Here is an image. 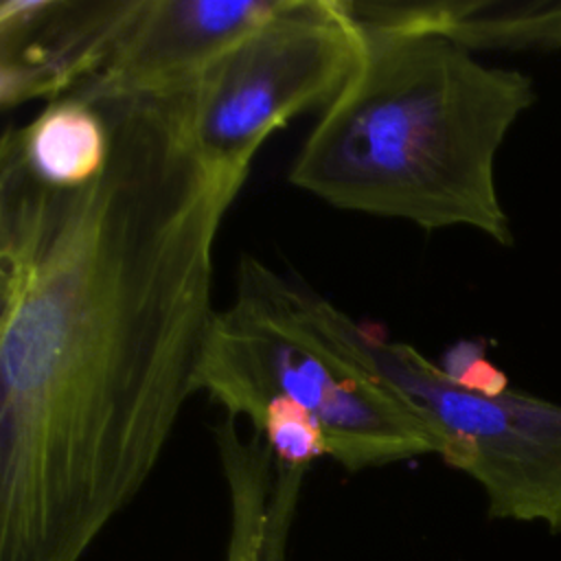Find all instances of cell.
<instances>
[{
  "instance_id": "cell-3",
  "label": "cell",
  "mask_w": 561,
  "mask_h": 561,
  "mask_svg": "<svg viewBox=\"0 0 561 561\" xmlns=\"http://www.w3.org/2000/svg\"><path fill=\"white\" fill-rule=\"evenodd\" d=\"M193 388L252 427L274 397L291 399L353 473L440 451L425 410L377 370L364 324L250 254L234 300L215 311Z\"/></svg>"
},
{
  "instance_id": "cell-9",
  "label": "cell",
  "mask_w": 561,
  "mask_h": 561,
  "mask_svg": "<svg viewBox=\"0 0 561 561\" xmlns=\"http://www.w3.org/2000/svg\"><path fill=\"white\" fill-rule=\"evenodd\" d=\"M213 436L230 506L224 561H287L307 469L278 465L263 436L252 432L243 438L232 416H224Z\"/></svg>"
},
{
  "instance_id": "cell-11",
  "label": "cell",
  "mask_w": 561,
  "mask_h": 561,
  "mask_svg": "<svg viewBox=\"0 0 561 561\" xmlns=\"http://www.w3.org/2000/svg\"><path fill=\"white\" fill-rule=\"evenodd\" d=\"M252 432L270 445L278 465L307 469L316 458L327 456V440L320 423L287 397H274Z\"/></svg>"
},
{
  "instance_id": "cell-12",
  "label": "cell",
  "mask_w": 561,
  "mask_h": 561,
  "mask_svg": "<svg viewBox=\"0 0 561 561\" xmlns=\"http://www.w3.org/2000/svg\"><path fill=\"white\" fill-rule=\"evenodd\" d=\"M440 370L462 388L500 394L506 388V377L484 357V346L478 342H458L440 359Z\"/></svg>"
},
{
  "instance_id": "cell-10",
  "label": "cell",
  "mask_w": 561,
  "mask_h": 561,
  "mask_svg": "<svg viewBox=\"0 0 561 561\" xmlns=\"http://www.w3.org/2000/svg\"><path fill=\"white\" fill-rule=\"evenodd\" d=\"M28 171L44 184L75 188L92 182L110 153V129L96 105L66 94L50 101L28 125L4 131Z\"/></svg>"
},
{
  "instance_id": "cell-4",
  "label": "cell",
  "mask_w": 561,
  "mask_h": 561,
  "mask_svg": "<svg viewBox=\"0 0 561 561\" xmlns=\"http://www.w3.org/2000/svg\"><path fill=\"white\" fill-rule=\"evenodd\" d=\"M357 61L359 31L340 0H289L184 90L191 142L208 164L248 175L267 136L302 112L324 110Z\"/></svg>"
},
{
  "instance_id": "cell-5",
  "label": "cell",
  "mask_w": 561,
  "mask_h": 561,
  "mask_svg": "<svg viewBox=\"0 0 561 561\" xmlns=\"http://www.w3.org/2000/svg\"><path fill=\"white\" fill-rule=\"evenodd\" d=\"M364 340L377 370L436 425L445 465L482 486L491 519L541 522L561 535V405L462 388L414 346L373 327H364Z\"/></svg>"
},
{
  "instance_id": "cell-1",
  "label": "cell",
  "mask_w": 561,
  "mask_h": 561,
  "mask_svg": "<svg viewBox=\"0 0 561 561\" xmlns=\"http://www.w3.org/2000/svg\"><path fill=\"white\" fill-rule=\"evenodd\" d=\"M96 107L110 153L83 186L44 184L0 142V561H81L153 473L248 180L199 156L184 90Z\"/></svg>"
},
{
  "instance_id": "cell-6",
  "label": "cell",
  "mask_w": 561,
  "mask_h": 561,
  "mask_svg": "<svg viewBox=\"0 0 561 561\" xmlns=\"http://www.w3.org/2000/svg\"><path fill=\"white\" fill-rule=\"evenodd\" d=\"M287 4L289 0H138L99 70L70 94L99 105L182 92L210 61Z\"/></svg>"
},
{
  "instance_id": "cell-8",
  "label": "cell",
  "mask_w": 561,
  "mask_h": 561,
  "mask_svg": "<svg viewBox=\"0 0 561 561\" xmlns=\"http://www.w3.org/2000/svg\"><path fill=\"white\" fill-rule=\"evenodd\" d=\"M359 28L436 33L467 50H561L554 0H342Z\"/></svg>"
},
{
  "instance_id": "cell-2",
  "label": "cell",
  "mask_w": 561,
  "mask_h": 561,
  "mask_svg": "<svg viewBox=\"0 0 561 561\" xmlns=\"http://www.w3.org/2000/svg\"><path fill=\"white\" fill-rule=\"evenodd\" d=\"M359 61L305 138L289 182L425 230L469 226L511 245L495 156L535 103L530 77L436 33L359 28Z\"/></svg>"
},
{
  "instance_id": "cell-7",
  "label": "cell",
  "mask_w": 561,
  "mask_h": 561,
  "mask_svg": "<svg viewBox=\"0 0 561 561\" xmlns=\"http://www.w3.org/2000/svg\"><path fill=\"white\" fill-rule=\"evenodd\" d=\"M138 0H4L0 4V103L59 99L88 81Z\"/></svg>"
}]
</instances>
